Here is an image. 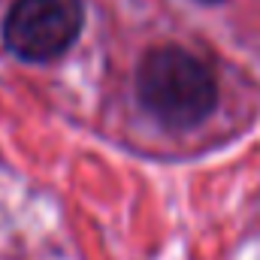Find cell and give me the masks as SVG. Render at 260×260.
Returning a JSON list of instances; mask_svg holds the SVG:
<instances>
[{
	"instance_id": "cell-3",
	"label": "cell",
	"mask_w": 260,
	"mask_h": 260,
	"mask_svg": "<svg viewBox=\"0 0 260 260\" xmlns=\"http://www.w3.org/2000/svg\"><path fill=\"white\" fill-rule=\"evenodd\" d=\"M203 3H218V0H203Z\"/></svg>"
},
{
	"instance_id": "cell-1",
	"label": "cell",
	"mask_w": 260,
	"mask_h": 260,
	"mask_svg": "<svg viewBox=\"0 0 260 260\" xmlns=\"http://www.w3.org/2000/svg\"><path fill=\"white\" fill-rule=\"evenodd\" d=\"M139 106L170 130L203 124L218 103L212 70L182 46H154L136 64Z\"/></svg>"
},
{
	"instance_id": "cell-2",
	"label": "cell",
	"mask_w": 260,
	"mask_h": 260,
	"mask_svg": "<svg viewBox=\"0 0 260 260\" xmlns=\"http://www.w3.org/2000/svg\"><path fill=\"white\" fill-rule=\"evenodd\" d=\"M82 24V0H12L3 18V43L21 61L49 64L70 52Z\"/></svg>"
}]
</instances>
